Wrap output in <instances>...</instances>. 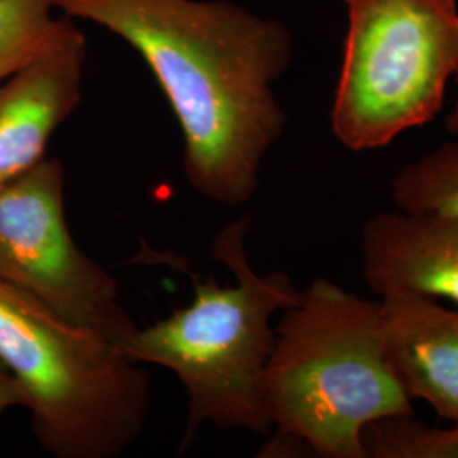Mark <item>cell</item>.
Masks as SVG:
<instances>
[{"instance_id": "1", "label": "cell", "mask_w": 458, "mask_h": 458, "mask_svg": "<svg viewBox=\"0 0 458 458\" xmlns=\"http://www.w3.org/2000/svg\"><path fill=\"white\" fill-rule=\"evenodd\" d=\"M130 45L160 85L183 140V174L209 200L242 206L287 117L274 83L294 41L276 19L229 0H55Z\"/></svg>"}, {"instance_id": "2", "label": "cell", "mask_w": 458, "mask_h": 458, "mask_svg": "<svg viewBox=\"0 0 458 458\" xmlns=\"http://www.w3.org/2000/svg\"><path fill=\"white\" fill-rule=\"evenodd\" d=\"M280 316L263 372L265 412L277 429L265 452L365 458L367 426L414 412L387 359L380 301L316 278Z\"/></svg>"}, {"instance_id": "3", "label": "cell", "mask_w": 458, "mask_h": 458, "mask_svg": "<svg viewBox=\"0 0 458 458\" xmlns=\"http://www.w3.org/2000/svg\"><path fill=\"white\" fill-rule=\"evenodd\" d=\"M243 216L214 238L213 259L233 274L231 285L192 276V301L147 327H136L121 350L141 365H157L181 380L187 394V421L179 452L200 428L243 429L268 435L263 404V372L276 342L272 319L299 299L285 272L259 274L248 260Z\"/></svg>"}, {"instance_id": "4", "label": "cell", "mask_w": 458, "mask_h": 458, "mask_svg": "<svg viewBox=\"0 0 458 458\" xmlns=\"http://www.w3.org/2000/svg\"><path fill=\"white\" fill-rule=\"evenodd\" d=\"M0 360L24 393L36 440L53 457H119L147 426L145 365L4 280Z\"/></svg>"}, {"instance_id": "5", "label": "cell", "mask_w": 458, "mask_h": 458, "mask_svg": "<svg viewBox=\"0 0 458 458\" xmlns=\"http://www.w3.org/2000/svg\"><path fill=\"white\" fill-rule=\"evenodd\" d=\"M331 130L353 151L433 121L458 66L455 0H346Z\"/></svg>"}, {"instance_id": "6", "label": "cell", "mask_w": 458, "mask_h": 458, "mask_svg": "<svg viewBox=\"0 0 458 458\" xmlns=\"http://www.w3.org/2000/svg\"><path fill=\"white\" fill-rule=\"evenodd\" d=\"M0 280L119 348L138 327L115 278L83 253L68 229L65 168L58 158H45L0 187Z\"/></svg>"}, {"instance_id": "7", "label": "cell", "mask_w": 458, "mask_h": 458, "mask_svg": "<svg viewBox=\"0 0 458 458\" xmlns=\"http://www.w3.org/2000/svg\"><path fill=\"white\" fill-rule=\"evenodd\" d=\"M87 41L70 21L56 41L0 83V187L47 158L56 131L82 100Z\"/></svg>"}, {"instance_id": "8", "label": "cell", "mask_w": 458, "mask_h": 458, "mask_svg": "<svg viewBox=\"0 0 458 458\" xmlns=\"http://www.w3.org/2000/svg\"><path fill=\"white\" fill-rule=\"evenodd\" d=\"M361 272L374 294L445 299L458 306V217L395 209L361 229Z\"/></svg>"}, {"instance_id": "9", "label": "cell", "mask_w": 458, "mask_h": 458, "mask_svg": "<svg viewBox=\"0 0 458 458\" xmlns=\"http://www.w3.org/2000/svg\"><path fill=\"white\" fill-rule=\"evenodd\" d=\"M380 310L387 359L404 393L458 425V311L408 293L382 295Z\"/></svg>"}, {"instance_id": "10", "label": "cell", "mask_w": 458, "mask_h": 458, "mask_svg": "<svg viewBox=\"0 0 458 458\" xmlns=\"http://www.w3.org/2000/svg\"><path fill=\"white\" fill-rule=\"evenodd\" d=\"M391 194L395 209L458 217V140L403 165L394 175Z\"/></svg>"}, {"instance_id": "11", "label": "cell", "mask_w": 458, "mask_h": 458, "mask_svg": "<svg viewBox=\"0 0 458 458\" xmlns=\"http://www.w3.org/2000/svg\"><path fill=\"white\" fill-rule=\"evenodd\" d=\"M55 0H0V83L48 49L70 17Z\"/></svg>"}, {"instance_id": "12", "label": "cell", "mask_w": 458, "mask_h": 458, "mask_svg": "<svg viewBox=\"0 0 458 458\" xmlns=\"http://www.w3.org/2000/svg\"><path fill=\"white\" fill-rule=\"evenodd\" d=\"M365 458H458V425L433 428L414 412L372 421L361 435Z\"/></svg>"}, {"instance_id": "13", "label": "cell", "mask_w": 458, "mask_h": 458, "mask_svg": "<svg viewBox=\"0 0 458 458\" xmlns=\"http://www.w3.org/2000/svg\"><path fill=\"white\" fill-rule=\"evenodd\" d=\"M19 406L24 408V393L14 376L0 360V416Z\"/></svg>"}, {"instance_id": "14", "label": "cell", "mask_w": 458, "mask_h": 458, "mask_svg": "<svg viewBox=\"0 0 458 458\" xmlns=\"http://www.w3.org/2000/svg\"><path fill=\"white\" fill-rule=\"evenodd\" d=\"M454 79H455L458 83V66L457 70H455ZM446 131L450 132V134H457L458 136V98L455 100V104H454L450 114L446 117Z\"/></svg>"}]
</instances>
